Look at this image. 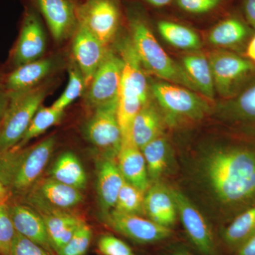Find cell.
Wrapping results in <instances>:
<instances>
[{
  "instance_id": "obj_1",
  "label": "cell",
  "mask_w": 255,
  "mask_h": 255,
  "mask_svg": "<svg viewBox=\"0 0 255 255\" xmlns=\"http://www.w3.org/2000/svg\"><path fill=\"white\" fill-rule=\"evenodd\" d=\"M196 179L212 202L224 212L254 206L255 149L213 145L196 159Z\"/></svg>"
},
{
  "instance_id": "obj_2",
  "label": "cell",
  "mask_w": 255,
  "mask_h": 255,
  "mask_svg": "<svg viewBox=\"0 0 255 255\" xmlns=\"http://www.w3.org/2000/svg\"><path fill=\"white\" fill-rule=\"evenodd\" d=\"M55 135L31 147L0 152V180L11 197L23 198L39 181L54 150Z\"/></svg>"
},
{
  "instance_id": "obj_3",
  "label": "cell",
  "mask_w": 255,
  "mask_h": 255,
  "mask_svg": "<svg viewBox=\"0 0 255 255\" xmlns=\"http://www.w3.org/2000/svg\"><path fill=\"white\" fill-rule=\"evenodd\" d=\"M127 19L130 40L144 70L170 83L197 92L182 65L176 63L160 46L141 9L135 6L128 8Z\"/></svg>"
},
{
  "instance_id": "obj_4",
  "label": "cell",
  "mask_w": 255,
  "mask_h": 255,
  "mask_svg": "<svg viewBox=\"0 0 255 255\" xmlns=\"http://www.w3.org/2000/svg\"><path fill=\"white\" fill-rule=\"evenodd\" d=\"M119 50L124 65L118 95V118L124 139L130 137L134 119L150 101V87L130 38H125Z\"/></svg>"
},
{
  "instance_id": "obj_5",
  "label": "cell",
  "mask_w": 255,
  "mask_h": 255,
  "mask_svg": "<svg viewBox=\"0 0 255 255\" xmlns=\"http://www.w3.org/2000/svg\"><path fill=\"white\" fill-rule=\"evenodd\" d=\"M48 92L37 86L26 91L8 93L7 108L0 121V152L14 147L21 140Z\"/></svg>"
},
{
  "instance_id": "obj_6",
  "label": "cell",
  "mask_w": 255,
  "mask_h": 255,
  "mask_svg": "<svg viewBox=\"0 0 255 255\" xmlns=\"http://www.w3.org/2000/svg\"><path fill=\"white\" fill-rule=\"evenodd\" d=\"M150 92L169 123L196 122L210 112L211 107L204 97L180 85L168 82H155L151 85Z\"/></svg>"
},
{
  "instance_id": "obj_7",
  "label": "cell",
  "mask_w": 255,
  "mask_h": 255,
  "mask_svg": "<svg viewBox=\"0 0 255 255\" xmlns=\"http://www.w3.org/2000/svg\"><path fill=\"white\" fill-rule=\"evenodd\" d=\"M94 110L84 128V135L102 152V157L116 159L123 139L118 118V99Z\"/></svg>"
},
{
  "instance_id": "obj_8",
  "label": "cell",
  "mask_w": 255,
  "mask_h": 255,
  "mask_svg": "<svg viewBox=\"0 0 255 255\" xmlns=\"http://www.w3.org/2000/svg\"><path fill=\"white\" fill-rule=\"evenodd\" d=\"M78 21L106 46L113 41L121 23L117 0H77Z\"/></svg>"
},
{
  "instance_id": "obj_9",
  "label": "cell",
  "mask_w": 255,
  "mask_h": 255,
  "mask_svg": "<svg viewBox=\"0 0 255 255\" xmlns=\"http://www.w3.org/2000/svg\"><path fill=\"white\" fill-rule=\"evenodd\" d=\"M23 199L25 204L35 210L44 221L50 246L55 255L85 223L68 210L52 207L31 193H28Z\"/></svg>"
},
{
  "instance_id": "obj_10",
  "label": "cell",
  "mask_w": 255,
  "mask_h": 255,
  "mask_svg": "<svg viewBox=\"0 0 255 255\" xmlns=\"http://www.w3.org/2000/svg\"><path fill=\"white\" fill-rule=\"evenodd\" d=\"M171 191L178 216L191 244L201 255H219L214 233L201 211L182 191Z\"/></svg>"
},
{
  "instance_id": "obj_11",
  "label": "cell",
  "mask_w": 255,
  "mask_h": 255,
  "mask_svg": "<svg viewBox=\"0 0 255 255\" xmlns=\"http://www.w3.org/2000/svg\"><path fill=\"white\" fill-rule=\"evenodd\" d=\"M102 216V221L107 227L139 244L160 243L173 234L171 228L138 215L124 214L112 209Z\"/></svg>"
},
{
  "instance_id": "obj_12",
  "label": "cell",
  "mask_w": 255,
  "mask_h": 255,
  "mask_svg": "<svg viewBox=\"0 0 255 255\" xmlns=\"http://www.w3.org/2000/svg\"><path fill=\"white\" fill-rule=\"evenodd\" d=\"M120 55L108 50L105 59L87 87L85 104L95 110L99 106L118 99L124 70Z\"/></svg>"
},
{
  "instance_id": "obj_13",
  "label": "cell",
  "mask_w": 255,
  "mask_h": 255,
  "mask_svg": "<svg viewBox=\"0 0 255 255\" xmlns=\"http://www.w3.org/2000/svg\"><path fill=\"white\" fill-rule=\"evenodd\" d=\"M29 8L43 16L55 41L73 36L78 26L77 0H29Z\"/></svg>"
},
{
  "instance_id": "obj_14",
  "label": "cell",
  "mask_w": 255,
  "mask_h": 255,
  "mask_svg": "<svg viewBox=\"0 0 255 255\" xmlns=\"http://www.w3.org/2000/svg\"><path fill=\"white\" fill-rule=\"evenodd\" d=\"M209 60L215 90L224 98L231 97L238 84L254 70L251 61L228 52H213Z\"/></svg>"
},
{
  "instance_id": "obj_15",
  "label": "cell",
  "mask_w": 255,
  "mask_h": 255,
  "mask_svg": "<svg viewBox=\"0 0 255 255\" xmlns=\"http://www.w3.org/2000/svg\"><path fill=\"white\" fill-rule=\"evenodd\" d=\"M46 49V36L41 16L28 7L23 15L19 37L12 59L15 66L41 59Z\"/></svg>"
},
{
  "instance_id": "obj_16",
  "label": "cell",
  "mask_w": 255,
  "mask_h": 255,
  "mask_svg": "<svg viewBox=\"0 0 255 255\" xmlns=\"http://www.w3.org/2000/svg\"><path fill=\"white\" fill-rule=\"evenodd\" d=\"M73 37L74 61L81 71L85 87H87L105 59L109 49L81 23H78Z\"/></svg>"
},
{
  "instance_id": "obj_17",
  "label": "cell",
  "mask_w": 255,
  "mask_h": 255,
  "mask_svg": "<svg viewBox=\"0 0 255 255\" xmlns=\"http://www.w3.org/2000/svg\"><path fill=\"white\" fill-rule=\"evenodd\" d=\"M7 207L16 233L55 255L50 246L46 226L41 216L26 204L8 203Z\"/></svg>"
},
{
  "instance_id": "obj_18",
  "label": "cell",
  "mask_w": 255,
  "mask_h": 255,
  "mask_svg": "<svg viewBox=\"0 0 255 255\" xmlns=\"http://www.w3.org/2000/svg\"><path fill=\"white\" fill-rule=\"evenodd\" d=\"M125 179L115 158L102 157L97 167V192L102 215L115 207Z\"/></svg>"
},
{
  "instance_id": "obj_19",
  "label": "cell",
  "mask_w": 255,
  "mask_h": 255,
  "mask_svg": "<svg viewBox=\"0 0 255 255\" xmlns=\"http://www.w3.org/2000/svg\"><path fill=\"white\" fill-rule=\"evenodd\" d=\"M144 214L160 226L170 228L178 216L170 189L158 182L150 186L144 197Z\"/></svg>"
},
{
  "instance_id": "obj_20",
  "label": "cell",
  "mask_w": 255,
  "mask_h": 255,
  "mask_svg": "<svg viewBox=\"0 0 255 255\" xmlns=\"http://www.w3.org/2000/svg\"><path fill=\"white\" fill-rule=\"evenodd\" d=\"M117 164L127 182L146 192L150 186L147 167L141 150L130 137L122 140V147L117 155Z\"/></svg>"
},
{
  "instance_id": "obj_21",
  "label": "cell",
  "mask_w": 255,
  "mask_h": 255,
  "mask_svg": "<svg viewBox=\"0 0 255 255\" xmlns=\"http://www.w3.org/2000/svg\"><path fill=\"white\" fill-rule=\"evenodd\" d=\"M55 68L56 62L52 58H41L16 67L6 78V92L14 93L34 88Z\"/></svg>"
},
{
  "instance_id": "obj_22",
  "label": "cell",
  "mask_w": 255,
  "mask_h": 255,
  "mask_svg": "<svg viewBox=\"0 0 255 255\" xmlns=\"http://www.w3.org/2000/svg\"><path fill=\"white\" fill-rule=\"evenodd\" d=\"M28 193L38 196L52 207L63 210L78 206L84 199L81 191L50 177L38 181Z\"/></svg>"
},
{
  "instance_id": "obj_23",
  "label": "cell",
  "mask_w": 255,
  "mask_h": 255,
  "mask_svg": "<svg viewBox=\"0 0 255 255\" xmlns=\"http://www.w3.org/2000/svg\"><path fill=\"white\" fill-rule=\"evenodd\" d=\"M164 117L149 101L137 113L132 122L130 136L141 150L148 142L163 134Z\"/></svg>"
},
{
  "instance_id": "obj_24",
  "label": "cell",
  "mask_w": 255,
  "mask_h": 255,
  "mask_svg": "<svg viewBox=\"0 0 255 255\" xmlns=\"http://www.w3.org/2000/svg\"><path fill=\"white\" fill-rule=\"evenodd\" d=\"M182 65L196 91L208 100H214L216 90L209 58L199 52L190 53L183 58Z\"/></svg>"
},
{
  "instance_id": "obj_25",
  "label": "cell",
  "mask_w": 255,
  "mask_h": 255,
  "mask_svg": "<svg viewBox=\"0 0 255 255\" xmlns=\"http://www.w3.org/2000/svg\"><path fill=\"white\" fill-rule=\"evenodd\" d=\"M50 177L79 190L87 187L86 172L80 159L72 152H65L58 157L50 171Z\"/></svg>"
},
{
  "instance_id": "obj_26",
  "label": "cell",
  "mask_w": 255,
  "mask_h": 255,
  "mask_svg": "<svg viewBox=\"0 0 255 255\" xmlns=\"http://www.w3.org/2000/svg\"><path fill=\"white\" fill-rule=\"evenodd\" d=\"M255 234V205L242 211L223 230L222 239L225 245L236 251Z\"/></svg>"
},
{
  "instance_id": "obj_27",
  "label": "cell",
  "mask_w": 255,
  "mask_h": 255,
  "mask_svg": "<svg viewBox=\"0 0 255 255\" xmlns=\"http://www.w3.org/2000/svg\"><path fill=\"white\" fill-rule=\"evenodd\" d=\"M249 34V28L239 18L231 16L218 23L210 31L208 39L215 46L229 48L241 43Z\"/></svg>"
},
{
  "instance_id": "obj_28",
  "label": "cell",
  "mask_w": 255,
  "mask_h": 255,
  "mask_svg": "<svg viewBox=\"0 0 255 255\" xmlns=\"http://www.w3.org/2000/svg\"><path fill=\"white\" fill-rule=\"evenodd\" d=\"M157 26L161 36L174 48L197 50L202 46L198 33L187 26L169 20H160Z\"/></svg>"
},
{
  "instance_id": "obj_29",
  "label": "cell",
  "mask_w": 255,
  "mask_h": 255,
  "mask_svg": "<svg viewBox=\"0 0 255 255\" xmlns=\"http://www.w3.org/2000/svg\"><path fill=\"white\" fill-rule=\"evenodd\" d=\"M150 182H157L168 165L170 146L163 134L141 149Z\"/></svg>"
},
{
  "instance_id": "obj_30",
  "label": "cell",
  "mask_w": 255,
  "mask_h": 255,
  "mask_svg": "<svg viewBox=\"0 0 255 255\" xmlns=\"http://www.w3.org/2000/svg\"><path fill=\"white\" fill-rule=\"evenodd\" d=\"M63 114L64 111L57 110L52 106L40 107L21 140L14 147L17 148L26 147V144L32 139L38 137L50 128L59 124L63 119Z\"/></svg>"
},
{
  "instance_id": "obj_31",
  "label": "cell",
  "mask_w": 255,
  "mask_h": 255,
  "mask_svg": "<svg viewBox=\"0 0 255 255\" xmlns=\"http://www.w3.org/2000/svg\"><path fill=\"white\" fill-rule=\"evenodd\" d=\"M219 114L228 119L255 122V85L235 100L220 105Z\"/></svg>"
},
{
  "instance_id": "obj_32",
  "label": "cell",
  "mask_w": 255,
  "mask_h": 255,
  "mask_svg": "<svg viewBox=\"0 0 255 255\" xmlns=\"http://www.w3.org/2000/svg\"><path fill=\"white\" fill-rule=\"evenodd\" d=\"M144 191L125 181L119 192L114 210L127 214H144Z\"/></svg>"
},
{
  "instance_id": "obj_33",
  "label": "cell",
  "mask_w": 255,
  "mask_h": 255,
  "mask_svg": "<svg viewBox=\"0 0 255 255\" xmlns=\"http://www.w3.org/2000/svg\"><path fill=\"white\" fill-rule=\"evenodd\" d=\"M85 87L83 75L75 61L69 66L68 85L58 100H55L52 107L57 110L64 111L82 95Z\"/></svg>"
},
{
  "instance_id": "obj_34",
  "label": "cell",
  "mask_w": 255,
  "mask_h": 255,
  "mask_svg": "<svg viewBox=\"0 0 255 255\" xmlns=\"http://www.w3.org/2000/svg\"><path fill=\"white\" fill-rule=\"evenodd\" d=\"M92 239L91 228L84 223L73 237L57 252L56 255H85Z\"/></svg>"
},
{
  "instance_id": "obj_35",
  "label": "cell",
  "mask_w": 255,
  "mask_h": 255,
  "mask_svg": "<svg viewBox=\"0 0 255 255\" xmlns=\"http://www.w3.org/2000/svg\"><path fill=\"white\" fill-rule=\"evenodd\" d=\"M16 231L8 211L7 204L0 205V254L9 255Z\"/></svg>"
},
{
  "instance_id": "obj_36",
  "label": "cell",
  "mask_w": 255,
  "mask_h": 255,
  "mask_svg": "<svg viewBox=\"0 0 255 255\" xmlns=\"http://www.w3.org/2000/svg\"><path fill=\"white\" fill-rule=\"evenodd\" d=\"M226 0H175L178 7L187 14L204 15L219 9Z\"/></svg>"
},
{
  "instance_id": "obj_37",
  "label": "cell",
  "mask_w": 255,
  "mask_h": 255,
  "mask_svg": "<svg viewBox=\"0 0 255 255\" xmlns=\"http://www.w3.org/2000/svg\"><path fill=\"white\" fill-rule=\"evenodd\" d=\"M97 247L102 255H135L127 243L111 235L100 237Z\"/></svg>"
},
{
  "instance_id": "obj_38",
  "label": "cell",
  "mask_w": 255,
  "mask_h": 255,
  "mask_svg": "<svg viewBox=\"0 0 255 255\" xmlns=\"http://www.w3.org/2000/svg\"><path fill=\"white\" fill-rule=\"evenodd\" d=\"M9 255H55L47 251L43 247L33 243L28 238L16 233Z\"/></svg>"
},
{
  "instance_id": "obj_39",
  "label": "cell",
  "mask_w": 255,
  "mask_h": 255,
  "mask_svg": "<svg viewBox=\"0 0 255 255\" xmlns=\"http://www.w3.org/2000/svg\"><path fill=\"white\" fill-rule=\"evenodd\" d=\"M242 9L247 22L255 29V0H242Z\"/></svg>"
},
{
  "instance_id": "obj_40",
  "label": "cell",
  "mask_w": 255,
  "mask_h": 255,
  "mask_svg": "<svg viewBox=\"0 0 255 255\" xmlns=\"http://www.w3.org/2000/svg\"><path fill=\"white\" fill-rule=\"evenodd\" d=\"M236 255H255V234L238 248Z\"/></svg>"
},
{
  "instance_id": "obj_41",
  "label": "cell",
  "mask_w": 255,
  "mask_h": 255,
  "mask_svg": "<svg viewBox=\"0 0 255 255\" xmlns=\"http://www.w3.org/2000/svg\"><path fill=\"white\" fill-rule=\"evenodd\" d=\"M9 97L7 92H0V120L2 118L9 104Z\"/></svg>"
},
{
  "instance_id": "obj_42",
  "label": "cell",
  "mask_w": 255,
  "mask_h": 255,
  "mask_svg": "<svg viewBox=\"0 0 255 255\" xmlns=\"http://www.w3.org/2000/svg\"><path fill=\"white\" fill-rule=\"evenodd\" d=\"M11 199L9 191L0 180V205L7 204Z\"/></svg>"
},
{
  "instance_id": "obj_43",
  "label": "cell",
  "mask_w": 255,
  "mask_h": 255,
  "mask_svg": "<svg viewBox=\"0 0 255 255\" xmlns=\"http://www.w3.org/2000/svg\"><path fill=\"white\" fill-rule=\"evenodd\" d=\"M144 1L152 7L163 8L171 4L172 0H143Z\"/></svg>"
},
{
  "instance_id": "obj_44",
  "label": "cell",
  "mask_w": 255,
  "mask_h": 255,
  "mask_svg": "<svg viewBox=\"0 0 255 255\" xmlns=\"http://www.w3.org/2000/svg\"><path fill=\"white\" fill-rule=\"evenodd\" d=\"M169 255H194L187 248L181 246L172 247L169 251Z\"/></svg>"
},
{
  "instance_id": "obj_45",
  "label": "cell",
  "mask_w": 255,
  "mask_h": 255,
  "mask_svg": "<svg viewBox=\"0 0 255 255\" xmlns=\"http://www.w3.org/2000/svg\"><path fill=\"white\" fill-rule=\"evenodd\" d=\"M247 55L250 59L255 62V35L252 38L249 45H248V48H247Z\"/></svg>"
},
{
  "instance_id": "obj_46",
  "label": "cell",
  "mask_w": 255,
  "mask_h": 255,
  "mask_svg": "<svg viewBox=\"0 0 255 255\" xmlns=\"http://www.w3.org/2000/svg\"><path fill=\"white\" fill-rule=\"evenodd\" d=\"M0 121H1V120H0Z\"/></svg>"
}]
</instances>
